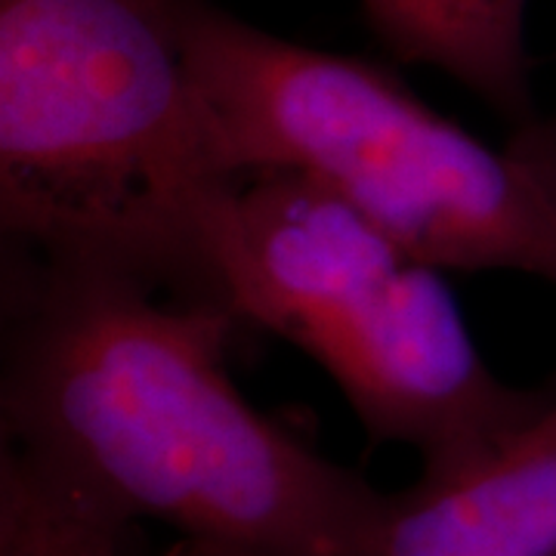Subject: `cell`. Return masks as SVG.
Segmentation results:
<instances>
[{
  "label": "cell",
  "mask_w": 556,
  "mask_h": 556,
  "mask_svg": "<svg viewBox=\"0 0 556 556\" xmlns=\"http://www.w3.org/2000/svg\"><path fill=\"white\" fill-rule=\"evenodd\" d=\"M3 318V445L109 517L214 556H383L396 492L241 396L232 313L7 248Z\"/></svg>",
  "instance_id": "1"
},
{
  "label": "cell",
  "mask_w": 556,
  "mask_h": 556,
  "mask_svg": "<svg viewBox=\"0 0 556 556\" xmlns=\"http://www.w3.org/2000/svg\"><path fill=\"white\" fill-rule=\"evenodd\" d=\"M189 0H0L7 248L229 309L244 177L186 53Z\"/></svg>",
  "instance_id": "2"
},
{
  "label": "cell",
  "mask_w": 556,
  "mask_h": 556,
  "mask_svg": "<svg viewBox=\"0 0 556 556\" xmlns=\"http://www.w3.org/2000/svg\"><path fill=\"white\" fill-rule=\"evenodd\" d=\"M192 78L239 177L291 170L437 269H501L556 288V161L442 118L375 62L316 50L189 0Z\"/></svg>",
  "instance_id": "3"
},
{
  "label": "cell",
  "mask_w": 556,
  "mask_h": 556,
  "mask_svg": "<svg viewBox=\"0 0 556 556\" xmlns=\"http://www.w3.org/2000/svg\"><path fill=\"white\" fill-rule=\"evenodd\" d=\"M229 309L331 375L368 437L439 479L477 464L556 396L497 378L433 263L291 170L244 179Z\"/></svg>",
  "instance_id": "4"
},
{
  "label": "cell",
  "mask_w": 556,
  "mask_h": 556,
  "mask_svg": "<svg viewBox=\"0 0 556 556\" xmlns=\"http://www.w3.org/2000/svg\"><path fill=\"white\" fill-rule=\"evenodd\" d=\"M383 556H556V396L477 464L396 492Z\"/></svg>",
  "instance_id": "5"
},
{
  "label": "cell",
  "mask_w": 556,
  "mask_h": 556,
  "mask_svg": "<svg viewBox=\"0 0 556 556\" xmlns=\"http://www.w3.org/2000/svg\"><path fill=\"white\" fill-rule=\"evenodd\" d=\"M526 7L529 0H362L371 31L396 60L445 72L510 130L538 118Z\"/></svg>",
  "instance_id": "6"
},
{
  "label": "cell",
  "mask_w": 556,
  "mask_h": 556,
  "mask_svg": "<svg viewBox=\"0 0 556 556\" xmlns=\"http://www.w3.org/2000/svg\"><path fill=\"white\" fill-rule=\"evenodd\" d=\"M124 522L3 445L0 556H124ZM167 556H214L186 541Z\"/></svg>",
  "instance_id": "7"
},
{
  "label": "cell",
  "mask_w": 556,
  "mask_h": 556,
  "mask_svg": "<svg viewBox=\"0 0 556 556\" xmlns=\"http://www.w3.org/2000/svg\"><path fill=\"white\" fill-rule=\"evenodd\" d=\"M519 134H526V137L532 139L535 146H541V149L556 161V112H551V115H538L532 124L519 127Z\"/></svg>",
  "instance_id": "8"
}]
</instances>
